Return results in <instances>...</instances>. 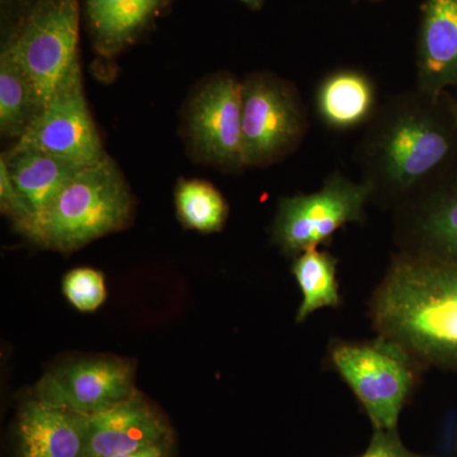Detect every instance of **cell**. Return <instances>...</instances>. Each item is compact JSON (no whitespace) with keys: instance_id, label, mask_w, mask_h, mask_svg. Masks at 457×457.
I'll return each instance as SVG.
<instances>
[{"instance_id":"obj_7","label":"cell","mask_w":457,"mask_h":457,"mask_svg":"<svg viewBox=\"0 0 457 457\" xmlns=\"http://www.w3.org/2000/svg\"><path fill=\"white\" fill-rule=\"evenodd\" d=\"M242 139L246 168L269 167L297 149L306 112L293 84L270 73L242 80Z\"/></svg>"},{"instance_id":"obj_6","label":"cell","mask_w":457,"mask_h":457,"mask_svg":"<svg viewBox=\"0 0 457 457\" xmlns=\"http://www.w3.org/2000/svg\"><path fill=\"white\" fill-rule=\"evenodd\" d=\"M369 203L371 189L368 183L354 182L335 171L318 191L279 200L272 224V242L285 254L297 257L328 245L345 225L362 224Z\"/></svg>"},{"instance_id":"obj_26","label":"cell","mask_w":457,"mask_h":457,"mask_svg":"<svg viewBox=\"0 0 457 457\" xmlns=\"http://www.w3.org/2000/svg\"><path fill=\"white\" fill-rule=\"evenodd\" d=\"M3 2H5V4L18 5V7H26L27 11V9L31 8L32 5L35 4L36 0H3Z\"/></svg>"},{"instance_id":"obj_2","label":"cell","mask_w":457,"mask_h":457,"mask_svg":"<svg viewBox=\"0 0 457 457\" xmlns=\"http://www.w3.org/2000/svg\"><path fill=\"white\" fill-rule=\"evenodd\" d=\"M376 333L425 368H457V263L402 252L370 302Z\"/></svg>"},{"instance_id":"obj_10","label":"cell","mask_w":457,"mask_h":457,"mask_svg":"<svg viewBox=\"0 0 457 457\" xmlns=\"http://www.w3.org/2000/svg\"><path fill=\"white\" fill-rule=\"evenodd\" d=\"M242 80L213 75L188 104L187 134L198 159L237 173L246 168L242 139Z\"/></svg>"},{"instance_id":"obj_15","label":"cell","mask_w":457,"mask_h":457,"mask_svg":"<svg viewBox=\"0 0 457 457\" xmlns=\"http://www.w3.org/2000/svg\"><path fill=\"white\" fill-rule=\"evenodd\" d=\"M2 158L31 212L32 233L29 239L35 242L51 204L66 183L84 167L40 150L18 145L2 154Z\"/></svg>"},{"instance_id":"obj_17","label":"cell","mask_w":457,"mask_h":457,"mask_svg":"<svg viewBox=\"0 0 457 457\" xmlns=\"http://www.w3.org/2000/svg\"><path fill=\"white\" fill-rule=\"evenodd\" d=\"M315 110L329 130L350 131L371 122L378 113L374 80L357 69L326 75L315 92Z\"/></svg>"},{"instance_id":"obj_24","label":"cell","mask_w":457,"mask_h":457,"mask_svg":"<svg viewBox=\"0 0 457 457\" xmlns=\"http://www.w3.org/2000/svg\"><path fill=\"white\" fill-rule=\"evenodd\" d=\"M171 450H173V440L164 441L162 444L154 445V446L147 447V449L113 457H171Z\"/></svg>"},{"instance_id":"obj_23","label":"cell","mask_w":457,"mask_h":457,"mask_svg":"<svg viewBox=\"0 0 457 457\" xmlns=\"http://www.w3.org/2000/svg\"><path fill=\"white\" fill-rule=\"evenodd\" d=\"M361 457H429L411 453L400 441L396 429L375 431L368 450Z\"/></svg>"},{"instance_id":"obj_22","label":"cell","mask_w":457,"mask_h":457,"mask_svg":"<svg viewBox=\"0 0 457 457\" xmlns=\"http://www.w3.org/2000/svg\"><path fill=\"white\" fill-rule=\"evenodd\" d=\"M0 207H2V212L13 222L17 230L25 234L29 239L32 233L31 212L22 195L14 185L3 158H0Z\"/></svg>"},{"instance_id":"obj_18","label":"cell","mask_w":457,"mask_h":457,"mask_svg":"<svg viewBox=\"0 0 457 457\" xmlns=\"http://www.w3.org/2000/svg\"><path fill=\"white\" fill-rule=\"evenodd\" d=\"M337 258L318 248L303 252L294 258L293 272L303 300L296 312L297 323H303L315 312L338 308L342 299L337 278Z\"/></svg>"},{"instance_id":"obj_5","label":"cell","mask_w":457,"mask_h":457,"mask_svg":"<svg viewBox=\"0 0 457 457\" xmlns=\"http://www.w3.org/2000/svg\"><path fill=\"white\" fill-rule=\"evenodd\" d=\"M79 0H36L4 44L31 80L41 110L79 62Z\"/></svg>"},{"instance_id":"obj_1","label":"cell","mask_w":457,"mask_h":457,"mask_svg":"<svg viewBox=\"0 0 457 457\" xmlns=\"http://www.w3.org/2000/svg\"><path fill=\"white\" fill-rule=\"evenodd\" d=\"M445 95L417 89L376 113L363 137L360 163L371 201L402 209L432 188L455 154V111L441 107ZM455 107V106H453Z\"/></svg>"},{"instance_id":"obj_25","label":"cell","mask_w":457,"mask_h":457,"mask_svg":"<svg viewBox=\"0 0 457 457\" xmlns=\"http://www.w3.org/2000/svg\"><path fill=\"white\" fill-rule=\"evenodd\" d=\"M237 2L245 4L246 8L252 9V11H261L263 8L264 0H237Z\"/></svg>"},{"instance_id":"obj_13","label":"cell","mask_w":457,"mask_h":457,"mask_svg":"<svg viewBox=\"0 0 457 457\" xmlns=\"http://www.w3.org/2000/svg\"><path fill=\"white\" fill-rule=\"evenodd\" d=\"M417 89L457 90V0H425L417 37Z\"/></svg>"},{"instance_id":"obj_28","label":"cell","mask_w":457,"mask_h":457,"mask_svg":"<svg viewBox=\"0 0 457 457\" xmlns=\"http://www.w3.org/2000/svg\"><path fill=\"white\" fill-rule=\"evenodd\" d=\"M374 2H376V0H374Z\"/></svg>"},{"instance_id":"obj_14","label":"cell","mask_w":457,"mask_h":457,"mask_svg":"<svg viewBox=\"0 0 457 457\" xmlns=\"http://www.w3.org/2000/svg\"><path fill=\"white\" fill-rule=\"evenodd\" d=\"M87 417L32 398L20 409L18 457H83Z\"/></svg>"},{"instance_id":"obj_12","label":"cell","mask_w":457,"mask_h":457,"mask_svg":"<svg viewBox=\"0 0 457 457\" xmlns=\"http://www.w3.org/2000/svg\"><path fill=\"white\" fill-rule=\"evenodd\" d=\"M398 213L402 252L457 263V182L428 189Z\"/></svg>"},{"instance_id":"obj_27","label":"cell","mask_w":457,"mask_h":457,"mask_svg":"<svg viewBox=\"0 0 457 457\" xmlns=\"http://www.w3.org/2000/svg\"><path fill=\"white\" fill-rule=\"evenodd\" d=\"M453 106H455V116H456V121H457V101L455 102V104H453Z\"/></svg>"},{"instance_id":"obj_9","label":"cell","mask_w":457,"mask_h":457,"mask_svg":"<svg viewBox=\"0 0 457 457\" xmlns=\"http://www.w3.org/2000/svg\"><path fill=\"white\" fill-rule=\"evenodd\" d=\"M135 365L114 356L80 357L50 369L35 387L33 398L83 417L106 411L131 398Z\"/></svg>"},{"instance_id":"obj_3","label":"cell","mask_w":457,"mask_h":457,"mask_svg":"<svg viewBox=\"0 0 457 457\" xmlns=\"http://www.w3.org/2000/svg\"><path fill=\"white\" fill-rule=\"evenodd\" d=\"M128 182L110 155L78 171L51 204L36 245L71 253L128 227L132 215Z\"/></svg>"},{"instance_id":"obj_4","label":"cell","mask_w":457,"mask_h":457,"mask_svg":"<svg viewBox=\"0 0 457 457\" xmlns=\"http://www.w3.org/2000/svg\"><path fill=\"white\" fill-rule=\"evenodd\" d=\"M332 368L365 409L375 431H393L420 384L423 366L389 339L338 341L330 345Z\"/></svg>"},{"instance_id":"obj_16","label":"cell","mask_w":457,"mask_h":457,"mask_svg":"<svg viewBox=\"0 0 457 457\" xmlns=\"http://www.w3.org/2000/svg\"><path fill=\"white\" fill-rule=\"evenodd\" d=\"M171 0H86V16L96 51L121 53L137 41L170 7Z\"/></svg>"},{"instance_id":"obj_21","label":"cell","mask_w":457,"mask_h":457,"mask_svg":"<svg viewBox=\"0 0 457 457\" xmlns=\"http://www.w3.org/2000/svg\"><path fill=\"white\" fill-rule=\"evenodd\" d=\"M66 300L78 311H97L107 297L104 273L93 269H75L62 279Z\"/></svg>"},{"instance_id":"obj_11","label":"cell","mask_w":457,"mask_h":457,"mask_svg":"<svg viewBox=\"0 0 457 457\" xmlns=\"http://www.w3.org/2000/svg\"><path fill=\"white\" fill-rule=\"evenodd\" d=\"M173 440L167 420L137 390L106 411L87 417L83 457H113Z\"/></svg>"},{"instance_id":"obj_8","label":"cell","mask_w":457,"mask_h":457,"mask_svg":"<svg viewBox=\"0 0 457 457\" xmlns=\"http://www.w3.org/2000/svg\"><path fill=\"white\" fill-rule=\"evenodd\" d=\"M14 145L40 150L80 167L107 158L84 95L80 60L69 69Z\"/></svg>"},{"instance_id":"obj_20","label":"cell","mask_w":457,"mask_h":457,"mask_svg":"<svg viewBox=\"0 0 457 457\" xmlns=\"http://www.w3.org/2000/svg\"><path fill=\"white\" fill-rule=\"evenodd\" d=\"M174 201L179 221L191 230L218 233L227 222V201L207 180L180 179L174 192Z\"/></svg>"},{"instance_id":"obj_19","label":"cell","mask_w":457,"mask_h":457,"mask_svg":"<svg viewBox=\"0 0 457 457\" xmlns=\"http://www.w3.org/2000/svg\"><path fill=\"white\" fill-rule=\"evenodd\" d=\"M38 112L35 89L25 69L3 44L0 51V131L3 137H22Z\"/></svg>"}]
</instances>
